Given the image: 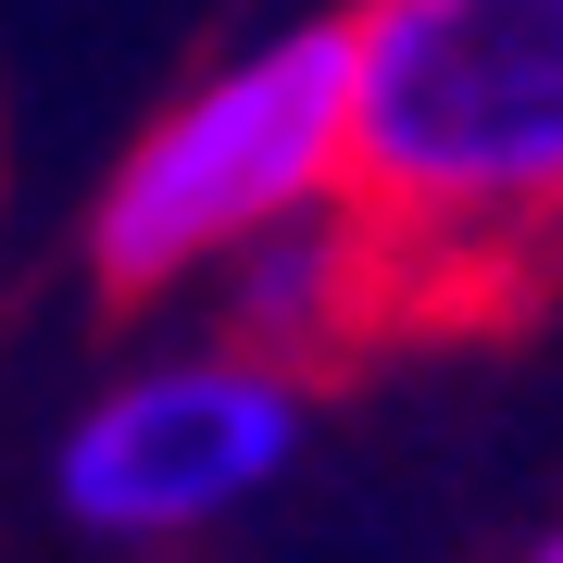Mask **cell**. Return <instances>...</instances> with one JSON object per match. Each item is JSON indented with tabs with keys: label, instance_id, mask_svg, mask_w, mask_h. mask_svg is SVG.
Segmentation results:
<instances>
[{
	"label": "cell",
	"instance_id": "obj_1",
	"mask_svg": "<svg viewBox=\"0 0 563 563\" xmlns=\"http://www.w3.org/2000/svg\"><path fill=\"white\" fill-rule=\"evenodd\" d=\"M339 225L363 276H526L563 251V0L339 13Z\"/></svg>",
	"mask_w": 563,
	"mask_h": 563
},
{
	"label": "cell",
	"instance_id": "obj_2",
	"mask_svg": "<svg viewBox=\"0 0 563 563\" xmlns=\"http://www.w3.org/2000/svg\"><path fill=\"white\" fill-rule=\"evenodd\" d=\"M339 101H351V38L339 25H288L239 63H213L188 101L139 125V151L113 163L101 213H88V263L113 301L176 288L188 263L251 251L276 225L339 201Z\"/></svg>",
	"mask_w": 563,
	"mask_h": 563
},
{
	"label": "cell",
	"instance_id": "obj_3",
	"mask_svg": "<svg viewBox=\"0 0 563 563\" xmlns=\"http://www.w3.org/2000/svg\"><path fill=\"white\" fill-rule=\"evenodd\" d=\"M301 451V388L276 376V351H188L151 376L101 388L63 439L51 488L88 539H188L225 501L276 488V463Z\"/></svg>",
	"mask_w": 563,
	"mask_h": 563
},
{
	"label": "cell",
	"instance_id": "obj_4",
	"mask_svg": "<svg viewBox=\"0 0 563 563\" xmlns=\"http://www.w3.org/2000/svg\"><path fill=\"white\" fill-rule=\"evenodd\" d=\"M539 563H563V539H551V551H539Z\"/></svg>",
	"mask_w": 563,
	"mask_h": 563
}]
</instances>
